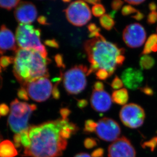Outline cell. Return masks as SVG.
<instances>
[{
    "label": "cell",
    "instance_id": "cell-53",
    "mask_svg": "<svg viewBox=\"0 0 157 157\" xmlns=\"http://www.w3.org/2000/svg\"><path fill=\"white\" fill-rule=\"evenodd\" d=\"M0 117H1V115H0Z\"/></svg>",
    "mask_w": 157,
    "mask_h": 157
},
{
    "label": "cell",
    "instance_id": "cell-4",
    "mask_svg": "<svg viewBox=\"0 0 157 157\" xmlns=\"http://www.w3.org/2000/svg\"><path fill=\"white\" fill-rule=\"evenodd\" d=\"M41 30L29 24H19L16 30V39L20 48L34 50L48 58L46 48L42 44Z\"/></svg>",
    "mask_w": 157,
    "mask_h": 157
},
{
    "label": "cell",
    "instance_id": "cell-9",
    "mask_svg": "<svg viewBox=\"0 0 157 157\" xmlns=\"http://www.w3.org/2000/svg\"><path fill=\"white\" fill-rule=\"evenodd\" d=\"M144 109L136 104H126L122 107L120 113L121 120L128 127L134 129L140 127L145 119Z\"/></svg>",
    "mask_w": 157,
    "mask_h": 157
},
{
    "label": "cell",
    "instance_id": "cell-30",
    "mask_svg": "<svg viewBox=\"0 0 157 157\" xmlns=\"http://www.w3.org/2000/svg\"><path fill=\"white\" fill-rule=\"evenodd\" d=\"M96 76L97 78L101 80H105L109 77V73L106 70L104 69H99L96 72Z\"/></svg>",
    "mask_w": 157,
    "mask_h": 157
},
{
    "label": "cell",
    "instance_id": "cell-38",
    "mask_svg": "<svg viewBox=\"0 0 157 157\" xmlns=\"http://www.w3.org/2000/svg\"><path fill=\"white\" fill-rule=\"evenodd\" d=\"M139 89L140 90L141 92L147 96H153L154 94L153 89L147 85L144 86V87H140Z\"/></svg>",
    "mask_w": 157,
    "mask_h": 157
},
{
    "label": "cell",
    "instance_id": "cell-39",
    "mask_svg": "<svg viewBox=\"0 0 157 157\" xmlns=\"http://www.w3.org/2000/svg\"><path fill=\"white\" fill-rule=\"evenodd\" d=\"M60 82L56 83L55 86H53V89L52 90V97L55 99L58 100L60 98V92L58 88V85H59Z\"/></svg>",
    "mask_w": 157,
    "mask_h": 157
},
{
    "label": "cell",
    "instance_id": "cell-51",
    "mask_svg": "<svg viewBox=\"0 0 157 157\" xmlns=\"http://www.w3.org/2000/svg\"><path fill=\"white\" fill-rule=\"evenodd\" d=\"M74 157H92L87 153H82L76 155Z\"/></svg>",
    "mask_w": 157,
    "mask_h": 157
},
{
    "label": "cell",
    "instance_id": "cell-48",
    "mask_svg": "<svg viewBox=\"0 0 157 157\" xmlns=\"http://www.w3.org/2000/svg\"><path fill=\"white\" fill-rule=\"evenodd\" d=\"M125 2L128 3L129 4L132 5H139L142 4L145 2L144 0H138V1H136V0H126L125 1Z\"/></svg>",
    "mask_w": 157,
    "mask_h": 157
},
{
    "label": "cell",
    "instance_id": "cell-35",
    "mask_svg": "<svg viewBox=\"0 0 157 157\" xmlns=\"http://www.w3.org/2000/svg\"><path fill=\"white\" fill-rule=\"evenodd\" d=\"M84 145L86 148H92L97 145V141L92 138H87L84 141Z\"/></svg>",
    "mask_w": 157,
    "mask_h": 157
},
{
    "label": "cell",
    "instance_id": "cell-54",
    "mask_svg": "<svg viewBox=\"0 0 157 157\" xmlns=\"http://www.w3.org/2000/svg\"></svg>",
    "mask_w": 157,
    "mask_h": 157
},
{
    "label": "cell",
    "instance_id": "cell-46",
    "mask_svg": "<svg viewBox=\"0 0 157 157\" xmlns=\"http://www.w3.org/2000/svg\"><path fill=\"white\" fill-rule=\"evenodd\" d=\"M144 17H145V16H144L143 13L141 12L140 11H138L135 13V15H132L131 17L135 19V20H136V21H140L144 19Z\"/></svg>",
    "mask_w": 157,
    "mask_h": 157
},
{
    "label": "cell",
    "instance_id": "cell-42",
    "mask_svg": "<svg viewBox=\"0 0 157 157\" xmlns=\"http://www.w3.org/2000/svg\"><path fill=\"white\" fill-rule=\"evenodd\" d=\"M94 90L96 91H103L104 90V85L101 82H95L94 84Z\"/></svg>",
    "mask_w": 157,
    "mask_h": 157
},
{
    "label": "cell",
    "instance_id": "cell-47",
    "mask_svg": "<svg viewBox=\"0 0 157 157\" xmlns=\"http://www.w3.org/2000/svg\"><path fill=\"white\" fill-rule=\"evenodd\" d=\"M37 21L39 24H41L42 25H49L48 23L47 22V21H48L47 18L45 16H43V15H41V16L39 17L38 19H37Z\"/></svg>",
    "mask_w": 157,
    "mask_h": 157
},
{
    "label": "cell",
    "instance_id": "cell-52",
    "mask_svg": "<svg viewBox=\"0 0 157 157\" xmlns=\"http://www.w3.org/2000/svg\"><path fill=\"white\" fill-rule=\"evenodd\" d=\"M1 71H2L1 66V65H0V73H1Z\"/></svg>",
    "mask_w": 157,
    "mask_h": 157
},
{
    "label": "cell",
    "instance_id": "cell-5",
    "mask_svg": "<svg viewBox=\"0 0 157 157\" xmlns=\"http://www.w3.org/2000/svg\"><path fill=\"white\" fill-rule=\"evenodd\" d=\"M36 109L35 104L21 102L17 99L12 101L8 122L12 131L20 133L22 131L29 129V120L32 112Z\"/></svg>",
    "mask_w": 157,
    "mask_h": 157
},
{
    "label": "cell",
    "instance_id": "cell-16",
    "mask_svg": "<svg viewBox=\"0 0 157 157\" xmlns=\"http://www.w3.org/2000/svg\"><path fill=\"white\" fill-rule=\"evenodd\" d=\"M17 45L13 33L3 25L0 28V51H17Z\"/></svg>",
    "mask_w": 157,
    "mask_h": 157
},
{
    "label": "cell",
    "instance_id": "cell-27",
    "mask_svg": "<svg viewBox=\"0 0 157 157\" xmlns=\"http://www.w3.org/2000/svg\"><path fill=\"white\" fill-rule=\"evenodd\" d=\"M14 58L12 56H2L0 58V65L3 68H5L14 62Z\"/></svg>",
    "mask_w": 157,
    "mask_h": 157
},
{
    "label": "cell",
    "instance_id": "cell-33",
    "mask_svg": "<svg viewBox=\"0 0 157 157\" xmlns=\"http://www.w3.org/2000/svg\"><path fill=\"white\" fill-rule=\"evenodd\" d=\"M157 21V12H151L147 17V22L148 25H151L155 24Z\"/></svg>",
    "mask_w": 157,
    "mask_h": 157
},
{
    "label": "cell",
    "instance_id": "cell-20",
    "mask_svg": "<svg viewBox=\"0 0 157 157\" xmlns=\"http://www.w3.org/2000/svg\"><path fill=\"white\" fill-rule=\"evenodd\" d=\"M155 64V60L152 56L143 55L140 61V66L141 70L151 69Z\"/></svg>",
    "mask_w": 157,
    "mask_h": 157
},
{
    "label": "cell",
    "instance_id": "cell-14",
    "mask_svg": "<svg viewBox=\"0 0 157 157\" xmlns=\"http://www.w3.org/2000/svg\"><path fill=\"white\" fill-rule=\"evenodd\" d=\"M121 79L128 89L134 90L141 87L144 76L141 70L133 68H128L122 72Z\"/></svg>",
    "mask_w": 157,
    "mask_h": 157
},
{
    "label": "cell",
    "instance_id": "cell-10",
    "mask_svg": "<svg viewBox=\"0 0 157 157\" xmlns=\"http://www.w3.org/2000/svg\"><path fill=\"white\" fill-rule=\"evenodd\" d=\"M147 38L145 29L138 23L126 26L123 32V39L127 46L131 48L142 46Z\"/></svg>",
    "mask_w": 157,
    "mask_h": 157
},
{
    "label": "cell",
    "instance_id": "cell-37",
    "mask_svg": "<svg viewBox=\"0 0 157 157\" xmlns=\"http://www.w3.org/2000/svg\"><path fill=\"white\" fill-rule=\"evenodd\" d=\"M45 45L51 48H59V44L57 41L55 39H48L44 41Z\"/></svg>",
    "mask_w": 157,
    "mask_h": 157
},
{
    "label": "cell",
    "instance_id": "cell-26",
    "mask_svg": "<svg viewBox=\"0 0 157 157\" xmlns=\"http://www.w3.org/2000/svg\"><path fill=\"white\" fill-rule=\"evenodd\" d=\"M97 123L92 120H88L85 122L84 131L86 133H92L96 131Z\"/></svg>",
    "mask_w": 157,
    "mask_h": 157
},
{
    "label": "cell",
    "instance_id": "cell-45",
    "mask_svg": "<svg viewBox=\"0 0 157 157\" xmlns=\"http://www.w3.org/2000/svg\"><path fill=\"white\" fill-rule=\"evenodd\" d=\"M77 106L80 109H83L88 105V102L86 99L77 100Z\"/></svg>",
    "mask_w": 157,
    "mask_h": 157
},
{
    "label": "cell",
    "instance_id": "cell-15",
    "mask_svg": "<svg viewBox=\"0 0 157 157\" xmlns=\"http://www.w3.org/2000/svg\"><path fill=\"white\" fill-rule=\"evenodd\" d=\"M92 108L98 112H106L109 109L112 104V99L109 94L104 90H93L90 99Z\"/></svg>",
    "mask_w": 157,
    "mask_h": 157
},
{
    "label": "cell",
    "instance_id": "cell-8",
    "mask_svg": "<svg viewBox=\"0 0 157 157\" xmlns=\"http://www.w3.org/2000/svg\"><path fill=\"white\" fill-rule=\"evenodd\" d=\"M29 96L34 101H46L52 94V83L48 77H42L29 82L25 85Z\"/></svg>",
    "mask_w": 157,
    "mask_h": 157
},
{
    "label": "cell",
    "instance_id": "cell-34",
    "mask_svg": "<svg viewBox=\"0 0 157 157\" xmlns=\"http://www.w3.org/2000/svg\"><path fill=\"white\" fill-rule=\"evenodd\" d=\"M55 61L56 63V66L59 68H65V65L64 63L63 56L61 54H57L55 57Z\"/></svg>",
    "mask_w": 157,
    "mask_h": 157
},
{
    "label": "cell",
    "instance_id": "cell-50",
    "mask_svg": "<svg viewBox=\"0 0 157 157\" xmlns=\"http://www.w3.org/2000/svg\"><path fill=\"white\" fill-rule=\"evenodd\" d=\"M85 2L86 3H89V4H90L94 5L99 4L101 2V1H100V0H90V1H86Z\"/></svg>",
    "mask_w": 157,
    "mask_h": 157
},
{
    "label": "cell",
    "instance_id": "cell-32",
    "mask_svg": "<svg viewBox=\"0 0 157 157\" xmlns=\"http://www.w3.org/2000/svg\"><path fill=\"white\" fill-rule=\"evenodd\" d=\"M17 96L18 98H20L21 99L25 100V101H28L29 99V96L28 93L27 92V90L24 87H21L18 90Z\"/></svg>",
    "mask_w": 157,
    "mask_h": 157
},
{
    "label": "cell",
    "instance_id": "cell-12",
    "mask_svg": "<svg viewBox=\"0 0 157 157\" xmlns=\"http://www.w3.org/2000/svg\"><path fill=\"white\" fill-rule=\"evenodd\" d=\"M108 157H136V151L129 140L122 137L108 147Z\"/></svg>",
    "mask_w": 157,
    "mask_h": 157
},
{
    "label": "cell",
    "instance_id": "cell-43",
    "mask_svg": "<svg viewBox=\"0 0 157 157\" xmlns=\"http://www.w3.org/2000/svg\"><path fill=\"white\" fill-rule=\"evenodd\" d=\"M104 155V150L102 148H99L94 151L92 153V157H103Z\"/></svg>",
    "mask_w": 157,
    "mask_h": 157
},
{
    "label": "cell",
    "instance_id": "cell-13",
    "mask_svg": "<svg viewBox=\"0 0 157 157\" xmlns=\"http://www.w3.org/2000/svg\"><path fill=\"white\" fill-rule=\"evenodd\" d=\"M14 16L19 24L30 25L37 18V9L33 3L21 2L15 8Z\"/></svg>",
    "mask_w": 157,
    "mask_h": 157
},
{
    "label": "cell",
    "instance_id": "cell-23",
    "mask_svg": "<svg viewBox=\"0 0 157 157\" xmlns=\"http://www.w3.org/2000/svg\"><path fill=\"white\" fill-rule=\"evenodd\" d=\"M19 134L21 135V144L25 148L30 147L31 146V140L29 133V129L22 131Z\"/></svg>",
    "mask_w": 157,
    "mask_h": 157
},
{
    "label": "cell",
    "instance_id": "cell-29",
    "mask_svg": "<svg viewBox=\"0 0 157 157\" xmlns=\"http://www.w3.org/2000/svg\"><path fill=\"white\" fill-rule=\"evenodd\" d=\"M123 85L124 83L122 79L117 75L115 76L111 83V87L114 90H117L122 89Z\"/></svg>",
    "mask_w": 157,
    "mask_h": 157
},
{
    "label": "cell",
    "instance_id": "cell-19",
    "mask_svg": "<svg viewBox=\"0 0 157 157\" xmlns=\"http://www.w3.org/2000/svg\"><path fill=\"white\" fill-rule=\"evenodd\" d=\"M151 52H157V35L152 34L146 41L141 55H148Z\"/></svg>",
    "mask_w": 157,
    "mask_h": 157
},
{
    "label": "cell",
    "instance_id": "cell-44",
    "mask_svg": "<svg viewBox=\"0 0 157 157\" xmlns=\"http://www.w3.org/2000/svg\"><path fill=\"white\" fill-rule=\"evenodd\" d=\"M14 142V146L16 147H21V135L19 133L15 134L13 137Z\"/></svg>",
    "mask_w": 157,
    "mask_h": 157
},
{
    "label": "cell",
    "instance_id": "cell-25",
    "mask_svg": "<svg viewBox=\"0 0 157 157\" xmlns=\"http://www.w3.org/2000/svg\"><path fill=\"white\" fill-rule=\"evenodd\" d=\"M87 29L90 32V34H89L90 38H94L100 34V32L101 31V29L99 28H98L96 25L94 23L89 24V25H87Z\"/></svg>",
    "mask_w": 157,
    "mask_h": 157
},
{
    "label": "cell",
    "instance_id": "cell-2",
    "mask_svg": "<svg viewBox=\"0 0 157 157\" xmlns=\"http://www.w3.org/2000/svg\"><path fill=\"white\" fill-rule=\"evenodd\" d=\"M84 48L90 64L87 76L104 69L111 76L125 60L124 48L107 41L101 34L85 42Z\"/></svg>",
    "mask_w": 157,
    "mask_h": 157
},
{
    "label": "cell",
    "instance_id": "cell-3",
    "mask_svg": "<svg viewBox=\"0 0 157 157\" xmlns=\"http://www.w3.org/2000/svg\"><path fill=\"white\" fill-rule=\"evenodd\" d=\"M49 59L34 50L19 48L16 51L14 59L13 72L19 82L25 86L29 82L40 77L49 76Z\"/></svg>",
    "mask_w": 157,
    "mask_h": 157
},
{
    "label": "cell",
    "instance_id": "cell-49",
    "mask_svg": "<svg viewBox=\"0 0 157 157\" xmlns=\"http://www.w3.org/2000/svg\"><path fill=\"white\" fill-rule=\"evenodd\" d=\"M148 8L151 11V12H155L157 9V4L154 2H151L148 5Z\"/></svg>",
    "mask_w": 157,
    "mask_h": 157
},
{
    "label": "cell",
    "instance_id": "cell-24",
    "mask_svg": "<svg viewBox=\"0 0 157 157\" xmlns=\"http://www.w3.org/2000/svg\"><path fill=\"white\" fill-rule=\"evenodd\" d=\"M92 12L94 17H101L105 14L106 10L103 5L99 4L94 5L92 7Z\"/></svg>",
    "mask_w": 157,
    "mask_h": 157
},
{
    "label": "cell",
    "instance_id": "cell-31",
    "mask_svg": "<svg viewBox=\"0 0 157 157\" xmlns=\"http://www.w3.org/2000/svg\"><path fill=\"white\" fill-rule=\"evenodd\" d=\"M157 146V137H155L154 138H152L151 140L144 142L142 144L143 147H148L151 148V151H153L155 148Z\"/></svg>",
    "mask_w": 157,
    "mask_h": 157
},
{
    "label": "cell",
    "instance_id": "cell-40",
    "mask_svg": "<svg viewBox=\"0 0 157 157\" xmlns=\"http://www.w3.org/2000/svg\"><path fill=\"white\" fill-rule=\"evenodd\" d=\"M9 107L7 104L2 103L0 104V115L2 116H5L7 115L10 111Z\"/></svg>",
    "mask_w": 157,
    "mask_h": 157
},
{
    "label": "cell",
    "instance_id": "cell-18",
    "mask_svg": "<svg viewBox=\"0 0 157 157\" xmlns=\"http://www.w3.org/2000/svg\"><path fill=\"white\" fill-rule=\"evenodd\" d=\"M111 99L116 104L125 105L129 100V95L127 89L123 88L114 90L112 94Z\"/></svg>",
    "mask_w": 157,
    "mask_h": 157
},
{
    "label": "cell",
    "instance_id": "cell-36",
    "mask_svg": "<svg viewBox=\"0 0 157 157\" xmlns=\"http://www.w3.org/2000/svg\"><path fill=\"white\" fill-rule=\"evenodd\" d=\"M124 4V2L121 0H115L111 2V6L113 10L117 11L122 8Z\"/></svg>",
    "mask_w": 157,
    "mask_h": 157
},
{
    "label": "cell",
    "instance_id": "cell-17",
    "mask_svg": "<svg viewBox=\"0 0 157 157\" xmlns=\"http://www.w3.org/2000/svg\"><path fill=\"white\" fill-rule=\"evenodd\" d=\"M17 154L14 144L10 141L6 140L0 143V157H14Z\"/></svg>",
    "mask_w": 157,
    "mask_h": 157
},
{
    "label": "cell",
    "instance_id": "cell-6",
    "mask_svg": "<svg viewBox=\"0 0 157 157\" xmlns=\"http://www.w3.org/2000/svg\"><path fill=\"white\" fill-rule=\"evenodd\" d=\"M88 70L86 66L79 65L75 66L65 73L63 83L68 93L77 95L85 90Z\"/></svg>",
    "mask_w": 157,
    "mask_h": 157
},
{
    "label": "cell",
    "instance_id": "cell-28",
    "mask_svg": "<svg viewBox=\"0 0 157 157\" xmlns=\"http://www.w3.org/2000/svg\"><path fill=\"white\" fill-rule=\"evenodd\" d=\"M138 11L130 5H127L122 8V14L123 16L126 17L132 14L136 13Z\"/></svg>",
    "mask_w": 157,
    "mask_h": 157
},
{
    "label": "cell",
    "instance_id": "cell-21",
    "mask_svg": "<svg viewBox=\"0 0 157 157\" xmlns=\"http://www.w3.org/2000/svg\"><path fill=\"white\" fill-rule=\"evenodd\" d=\"M99 22L103 28L107 31L112 30L115 25V21L109 14H104L100 17Z\"/></svg>",
    "mask_w": 157,
    "mask_h": 157
},
{
    "label": "cell",
    "instance_id": "cell-22",
    "mask_svg": "<svg viewBox=\"0 0 157 157\" xmlns=\"http://www.w3.org/2000/svg\"><path fill=\"white\" fill-rule=\"evenodd\" d=\"M20 2L21 1L18 0H8V1L0 0V7L9 10L15 7H17Z\"/></svg>",
    "mask_w": 157,
    "mask_h": 157
},
{
    "label": "cell",
    "instance_id": "cell-7",
    "mask_svg": "<svg viewBox=\"0 0 157 157\" xmlns=\"http://www.w3.org/2000/svg\"><path fill=\"white\" fill-rule=\"evenodd\" d=\"M65 12L69 22L77 27L86 25L92 18L90 8L83 1L73 2L65 10Z\"/></svg>",
    "mask_w": 157,
    "mask_h": 157
},
{
    "label": "cell",
    "instance_id": "cell-1",
    "mask_svg": "<svg viewBox=\"0 0 157 157\" xmlns=\"http://www.w3.org/2000/svg\"><path fill=\"white\" fill-rule=\"evenodd\" d=\"M69 122L68 119H58L29 128L30 147L25 148L24 156L31 157H59L67 145L61 131Z\"/></svg>",
    "mask_w": 157,
    "mask_h": 157
},
{
    "label": "cell",
    "instance_id": "cell-11",
    "mask_svg": "<svg viewBox=\"0 0 157 157\" xmlns=\"http://www.w3.org/2000/svg\"><path fill=\"white\" fill-rule=\"evenodd\" d=\"M97 123L95 132L100 139L106 141H114L118 139L121 131L120 125L116 121L104 117Z\"/></svg>",
    "mask_w": 157,
    "mask_h": 157
},
{
    "label": "cell",
    "instance_id": "cell-55",
    "mask_svg": "<svg viewBox=\"0 0 157 157\" xmlns=\"http://www.w3.org/2000/svg\"><path fill=\"white\" fill-rule=\"evenodd\" d=\"M0 140H1V139H0Z\"/></svg>",
    "mask_w": 157,
    "mask_h": 157
},
{
    "label": "cell",
    "instance_id": "cell-41",
    "mask_svg": "<svg viewBox=\"0 0 157 157\" xmlns=\"http://www.w3.org/2000/svg\"><path fill=\"white\" fill-rule=\"evenodd\" d=\"M61 117L63 119H68V117L71 113L70 110L68 108H63L59 111Z\"/></svg>",
    "mask_w": 157,
    "mask_h": 157
}]
</instances>
